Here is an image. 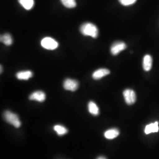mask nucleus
Returning <instances> with one entry per match:
<instances>
[{
  "instance_id": "obj_1",
  "label": "nucleus",
  "mask_w": 159,
  "mask_h": 159,
  "mask_svg": "<svg viewBox=\"0 0 159 159\" xmlns=\"http://www.w3.org/2000/svg\"><path fill=\"white\" fill-rule=\"evenodd\" d=\"M80 32L85 36H90L96 39L98 35V30L96 25L91 23H86L80 27Z\"/></svg>"
},
{
  "instance_id": "obj_2",
  "label": "nucleus",
  "mask_w": 159,
  "mask_h": 159,
  "mask_svg": "<svg viewBox=\"0 0 159 159\" xmlns=\"http://www.w3.org/2000/svg\"><path fill=\"white\" fill-rule=\"evenodd\" d=\"M4 119L7 123L14 126L16 128H18L21 126V121L18 116L16 114L10 111H6L4 113Z\"/></svg>"
},
{
  "instance_id": "obj_3",
  "label": "nucleus",
  "mask_w": 159,
  "mask_h": 159,
  "mask_svg": "<svg viewBox=\"0 0 159 159\" xmlns=\"http://www.w3.org/2000/svg\"><path fill=\"white\" fill-rule=\"evenodd\" d=\"M41 45L45 49L53 50L58 47V43L51 37H45L41 40Z\"/></svg>"
},
{
  "instance_id": "obj_4",
  "label": "nucleus",
  "mask_w": 159,
  "mask_h": 159,
  "mask_svg": "<svg viewBox=\"0 0 159 159\" xmlns=\"http://www.w3.org/2000/svg\"><path fill=\"white\" fill-rule=\"evenodd\" d=\"M79 86V82L75 80L67 79L65 80L63 83V87L65 90L68 91H76Z\"/></svg>"
},
{
  "instance_id": "obj_5",
  "label": "nucleus",
  "mask_w": 159,
  "mask_h": 159,
  "mask_svg": "<svg viewBox=\"0 0 159 159\" xmlns=\"http://www.w3.org/2000/svg\"><path fill=\"white\" fill-rule=\"evenodd\" d=\"M123 96L125 102L128 105L133 104L136 101V94L131 89H126L123 92Z\"/></svg>"
},
{
  "instance_id": "obj_6",
  "label": "nucleus",
  "mask_w": 159,
  "mask_h": 159,
  "mask_svg": "<svg viewBox=\"0 0 159 159\" xmlns=\"http://www.w3.org/2000/svg\"><path fill=\"white\" fill-rule=\"evenodd\" d=\"M127 46L125 43L117 41L112 44L110 48V51L114 56L117 55L121 51H123L126 48Z\"/></svg>"
},
{
  "instance_id": "obj_7",
  "label": "nucleus",
  "mask_w": 159,
  "mask_h": 159,
  "mask_svg": "<svg viewBox=\"0 0 159 159\" xmlns=\"http://www.w3.org/2000/svg\"><path fill=\"white\" fill-rule=\"evenodd\" d=\"M46 98V94L42 91H34L29 97L30 100L37 101L38 102H43L45 101Z\"/></svg>"
},
{
  "instance_id": "obj_8",
  "label": "nucleus",
  "mask_w": 159,
  "mask_h": 159,
  "mask_svg": "<svg viewBox=\"0 0 159 159\" xmlns=\"http://www.w3.org/2000/svg\"><path fill=\"white\" fill-rule=\"evenodd\" d=\"M110 73V70L107 68H100L93 73L92 77L94 80H100L108 75Z\"/></svg>"
},
{
  "instance_id": "obj_9",
  "label": "nucleus",
  "mask_w": 159,
  "mask_h": 159,
  "mask_svg": "<svg viewBox=\"0 0 159 159\" xmlns=\"http://www.w3.org/2000/svg\"><path fill=\"white\" fill-rule=\"evenodd\" d=\"M33 75L32 71H20L16 74V77L20 80H27L31 78Z\"/></svg>"
},
{
  "instance_id": "obj_10",
  "label": "nucleus",
  "mask_w": 159,
  "mask_h": 159,
  "mask_svg": "<svg viewBox=\"0 0 159 159\" xmlns=\"http://www.w3.org/2000/svg\"><path fill=\"white\" fill-rule=\"evenodd\" d=\"M143 69L148 71H150L152 67V58L150 55L145 56L143 58Z\"/></svg>"
},
{
  "instance_id": "obj_11",
  "label": "nucleus",
  "mask_w": 159,
  "mask_h": 159,
  "mask_svg": "<svg viewBox=\"0 0 159 159\" xmlns=\"http://www.w3.org/2000/svg\"><path fill=\"white\" fill-rule=\"evenodd\" d=\"M159 130V123L156 121L154 123H151L146 125L144 129V132L146 134H148L152 133H156Z\"/></svg>"
},
{
  "instance_id": "obj_12",
  "label": "nucleus",
  "mask_w": 159,
  "mask_h": 159,
  "mask_svg": "<svg viewBox=\"0 0 159 159\" xmlns=\"http://www.w3.org/2000/svg\"><path fill=\"white\" fill-rule=\"evenodd\" d=\"M119 130L117 129H109L108 130L106 131L104 133V137L109 139V140H111L114 139L116 137L118 136L119 135Z\"/></svg>"
},
{
  "instance_id": "obj_13",
  "label": "nucleus",
  "mask_w": 159,
  "mask_h": 159,
  "mask_svg": "<svg viewBox=\"0 0 159 159\" xmlns=\"http://www.w3.org/2000/svg\"><path fill=\"white\" fill-rule=\"evenodd\" d=\"M88 109L90 112V113L93 116H97L99 114V108L98 106H97L96 104L93 102H90L89 104H88Z\"/></svg>"
},
{
  "instance_id": "obj_14",
  "label": "nucleus",
  "mask_w": 159,
  "mask_h": 159,
  "mask_svg": "<svg viewBox=\"0 0 159 159\" xmlns=\"http://www.w3.org/2000/svg\"><path fill=\"white\" fill-rule=\"evenodd\" d=\"M19 3L23 6V7L27 10H30L34 7V0H18Z\"/></svg>"
},
{
  "instance_id": "obj_15",
  "label": "nucleus",
  "mask_w": 159,
  "mask_h": 159,
  "mask_svg": "<svg viewBox=\"0 0 159 159\" xmlns=\"http://www.w3.org/2000/svg\"><path fill=\"white\" fill-rule=\"evenodd\" d=\"M1 41L6 46H10L12 44V38L9 34H4L1 36Z\"/></svg>"
},
{
  "instance_id": "obj_16",
  "label": "nucleus",
  "mask_w": 159,
  "mask_h": 159,
  "mask_svg": "<svg viewBox=\"0 0 159 159\" xmlns=\"http://www.w3.org/2000/svg\"><path fill=\"white\" fill-rule=\"evenodd\" d=\"M54 130L57 133V134L60 136L66 134L68 132V130L64 126L60 125H54Z\"/></svg>"
},
{
  "instance_id": "obj_17",
  "label": "nucleus",
  "mask_w": 159,
  "mask_h": 159,
  "mask_svg": "<svg viewBox=\"0 0 159 159\" xmlns=\"http://www.w3.org/2000/svg\"><path fill=\"white\" fill-rule=\"evenodd\" d=\"M61 1L63 5L68 8H73L77 6L75 0H61Z\"/></svg>"
},
{
  "instance_id": "obj_18",
  "label": "nucleus",
  "mask_w": 159,
  "mask_h": 159,
  "mask_svg": "<svg viewBox=\"0 0 159 159\" xmlns=\"http://www.w3.org/2000/svg\"><path fill=\"white\" fill-rule=\"evenodd\" d=\"M137 0H119L120 3L123 6H128L133 4Z\"/></svg>"
},
{
  "instance_id": "obj_19",
  "label": "nucleus",
  "mask_w": 159,
  "mask_h": 159,
  "mask_svg": "<svg viewBox=\"0 0 159 159\" xmlns=\"http://www.w3.org/2000/svg\"><path fill=\"white\" fill-rule=\"evenodd\" d=\"M97 159H107V158L105 157H104V156H100V157H98Z\"/></svg>"
},
{
  "instance_id": "obj_20",
  "label": "nucleus",
  "mask_w": 159,
  "mask_h": 159,
  "mask_svg": "<svg viewBox=\"0 0 159 159\" xmlns=\"http://www.w3.org/2000/svg\"><path fill=\"white\" fill-rule=\"evenodd\" d=\"M2 66H1V73H2Z\"/></svg>"
}]
</instances>
